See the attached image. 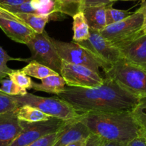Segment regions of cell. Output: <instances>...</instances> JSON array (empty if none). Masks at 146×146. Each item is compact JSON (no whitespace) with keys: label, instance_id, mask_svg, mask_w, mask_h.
<instances>
[{"label":"cell","instance_id":"24","mask_svg":"<svg viewBox=\"0 0 146 146\" xmlns=\"http://www.w3.org/2000/svg\"><path fill=\"white\" fill-rule=\"evenodd\" d=\"M11 60L29 62L28 58H16L11 57L2 47L0 46V81L7 78L9 74H10L12 71V69L7 66V62Z\"/></svg>","mask_w":146,"mask_h":146},{"label":"cell","instance_id":"34","mask_svg":"<svg viewBox=\"0 0 146 146\" xmlns=\"http://www.w3.org/2000/svg\"><path fill=\"white\" fill-rule=\"evenodd\" d=\"M138 11H140L143 15V25L141 31L143 34H146V1H143L141 3V7Z\"/></svg>","mask_w":146,"mask_h":146},{"label":"cell","instance_id":"27","mask_svg":"<svg viewBox=\"0 0 146 146\" xmlns=\"http://www.w3.org/2000/svg\"><path fill=\"white\" fill-rule=\"evenodd\" d=\"M19 108L15 96H9L0 91V114L14 111Z\"/></svg>","mask_w":146,"mask_h":146},{"label":"cell","instance_id":"35","mask_svg":"<svg viewBox=\"0 0 146 146\" xmlns=\"http://www.w3.org/2000/svg\"><path fill=\"white\" fill-rule=\"evenodd\" d=\"M126 146H146V141L142 135L136 137L126 144Z\"/></svg>","mask_w":146,"mask_h":146},{"label":"cell","instance_id":"3","mask_svg":"<svg viewBox=\"0 0 146 146\" xmlns=\"http://www.w3.org/2000/svg\"><path fill=\"white\" fill-rule=\"evenodd\" d=\"M124 88L139 98L146 96V68L133 65L121 58L105 72Z\"/></svg>","mask_w":146,"mask_h":146},{"label":"cell","instance_id":"2","mask_svg":"<svg viewBox=\"0 0 146 146\" xmlns=\"http://www.w3.org/2000/svg\"><path fill=\"white\" fill-rule=\"evenodd\" d=\"M91 133L104 141L127 144L142 133L131 111L89 112L81 114L77 118Z\"/></svg>","mask_w":146,"mask_h":146},{"label":"cell","instance_id":"25","mask_svg":"<svg viewBox=\"0 0 146 146\" xmlns=\"http://www.w3.org/2000/svg\"><path fill=\"white\" fill-rule=\"evenodd\" d=\"M0 91L9 96H23L27 93V90L13 82L10 78H4L0 81Z\"/></svg>","mask_w":146,"mask_h":146},{"label":"cell","instance_id":"37","mask_svg":"<svg viewBox=\"0 0 146 146\" xmlns=\"http://www.w3.org/2000/svg\"><path fill=\"white\" fill-rule=\"evenodd\" d=\"M102 146H126V144L118 142H108V141H104Z\"/></svg>","mask_w":146,"mask_h":146},{"label":"cell","instance_id":"14","mask_svg":"<svg viewBox=\"0 0 146 146\" xmlns=\"http://www.w3.org/2000/svg\"><path fill=\"white\" fill-rule=\"evenodd\" d=\"M90 133L84 123L77 119L73 120L66 125L52 146H66L71 143L87 139Z\"/></svg>","mask_w":146,"mask_h":146},{"label":"cell","instance_id":"11","mask_svg":"<svg viewBox=\"0 0 146 146\" xmlns=\"http://www.w3.org/2000/svg\"><path fill=\"white\" fill-rule=\"evenodd\" d=\"M115 47L121 58L133 65L146 68V34L141 33Z\"/></svg>","mask_w":146,"mask_h":146},{"label":"cell","instance_id":"33","mask_svg":"<svg viewBox=\"0 0 146 146\" xmlns=\"http://www.w3.org/2000/svg\"><path fill=\"white\" fill-rule=\"evenodd\" d=\"M0 19H7L14 20V21L24 23L16 14H12V13L7 11V10L4 9H3L1 7H0Z\"/></svg>","mask_w":146,"mask_h":146},{"label":"cell","instance_id":"36","mask_svg":"<svg viewBox=\"0 0 146 146\" xmlns=\"http://www.w3.org/2000/svg\"><path fill=\"white\" fill-rule=\"evenodd\" d=\"M66 146H86V139L71 143H69Z\"/></svg>","mask_w":146,"mask_h":146},{"label":"cell","instance_id":"29","mask_svg":"<svg viewBox=\"0 0 146 146\" xmlns=\"http://www.w3.org/2000/svg\"><path fill=\"white\" fill-rule=\"evenodd\" d=\"M41 7L37 11L36 14L42 16H50L54 14V0H39Z\"/></svg>","mask_w":146,"mask_h":146},{"label":"cell","instance_id":"8","mask_svg":"<svg viewBox=\"0 0 146 146\" xmlns=\"http://www.w3.org/2000/svg\"><path fill=\"white\" fill-rule=\"evenodd\" d=\"M77 119V118H76ZM71 121L51 118L46 121L27 123L21 121L22 131L9 146H27L49 134L58 132Z\"/></svg>","mask_w":146,"mask_h":146},{"label":"cell","instance_id":"18","mask_svg":"<svg viewBox=\"0 0 146 146\" xmlns=\"http://www.w3.org/2000/svg\"><path fill=\"white\" fill-rule=\"evenodd\" d=\"M73 41L80 43L86 41L90 37V29L83 11H79L73 17Z\"/></svg>","mask_w":146,"mask_h":146},{"label":"cell","instance_id":"39","mask_svg":"<svg viewBox=\"0 0 146 146\" xmlns=\"http://www.w3.org/2000/svg\"><path fill=\"white\" fill-rule=\"evenodd\" d=\"M141 135H142L143 136L144 138H145V141H146V131H142V133H141Z\"/></svg>","mask_w":146,"mask_h":146},{"label":"cell","instance_id":"31","mask_svg":"<svg viewBox=\"0 0 146 146\" xmlns=\"http://www.w3.org/2000/svg\"><path fill=\"white\" fill-rule=\"evenodd\" d=\"M104 141L98 135L90 133L88 138L86 139V146H102Z\"/></svg>","mask_w":146,"mask_h":146},{"label":"cell","instance_id":"6","mask_svg":"<svg viewBox=\"0 0 146 146\" xmlns=\"http://www.w3.org/2000/svg\"><path fill=\"white\" fill-rule=\"evenodd\" d=\"M31 51V56L29 62L35 61L51 68L60 75L62 60L57 54L49 39V36L44 30L41 34H36L27 44Z\"/></svg>","mask_w":146,"mask_h":146},{"label":"cell","instance_id":"15","mask_svg":"<svg viewBox=\"0 0 146 146\" xmlns=\"http://www.w3.org/2000/svg\"><path fill=\"white\" fill-rule=\"evenodd\" d=\"M105 6H94L84 9L83 11L90 29L100 31L106 27Z\"/></svg>","mask_w":146,"mask_h":146},{"label":"cell","instance_id":"10","mask_svg":"<svg viewBox=\"0 0 146 146\" xmlns=\"http://www.w3.org/2000/svg\"><path fill=\"white\" fill-rule=\"evenodd\" d=\"M60 75L69 87L95 88L104 84V78L87 67L62 61Z\"/></svg>","mask_w":146,"mask_h":146},{"label":"cell","instance_id":"26","mask_svg":"<svg viewBox=\"0 0 146 146\" xmlns=\"http://www.w3.org/2000/svg\"><path fill=\"white\" fill-rule=\"evenodd\" d=\"M9 78L13 82L15 83L19 86L21 87L24 89H31V79L29 76L26 75L21 70H13L8 75Z\"/></svg>","mask_w":146,"mask_h":146},{"label":"cell","instance_id":"19","mask_svg":"<svg viewBox=\"0 0 146 146\" xmlns=\"http://www.w3.org/2000/svg\"><path fill=\"white\" fill-rule=\"evenodd\" d=\"M16 15L36 34L43 33L46 25L51 19L50 16H42L33 13L16 14Z\"/></svg>","mask_w":146,"mask_h":146},{"label":"cell","instance_id":"4","mask_svg":"<svg viewBox=\"0 0 146 146\" xmlns=\"http://www.w3.org/2000/svg\"><path fill=\"white\" fill-rule=\"evenodd\" d=\"M19 107L28 105L34 107L46 115L64 121H71L79 118L73 107L66 101L56 98H46L27 93L23 96H15Z\"/></svg>","mask_w":146,"mask_h":146},{"label":"cell","instance_id":"12","mask_svg":"<svg viewBox=\"0 0 146 146\" xmlns=\"http://www.w3.org/2000/svg\"><path fill=\"white\" fill-rule=\"evenodd\" d=\"M15 111L0 114V146H9L22 131Z\"/></svg>","mask_w":146,"mask_h":146},{"label":"cell","instance_id":"28","mask_svg":"<svg viewBox=\"0 0 146 146\" xmlns=\"http://www.w3.org/2000/svg\"><path fill=\"white\" fill-rule=\"evenodd\" d=\"M64 128L60 130L58 132H56L54 133L49 134L48 135H46V136L38 139V141H35V142L29 144V145L27 146H52L54 145V143H55V141H56L57 138L61 135V132H62Z\"/></svg>","mask_w":146,"mask_h":146},{"label":"cell","instance_id":"30","mask_svg":"<svg viewBox=\"0 0 146 146\" xmlns=\"http://www.w3.org/2000/svg\"><path fill=\"white\" fill-rule=\"evenodd\" d=\"M113 2L110 1V0H83L81 4L80 11L84 9L94 6H105V7H111L113 6Z\"/></svg>","mask_w":146,"mask_h":146},{"label":"cell","instance_id":"1","mask_svg":"<svg viewBox=\"0 0 146 146\" xmlns=\"http://www.w3.org/2000/svg\"><path fill=\"white\" fill-rule=\"evenodd\" d=\"M57 96L80 115L89 112L132 111L140 99L110 78H104V84L98 87H68Z\"/></svg>","mask_w":146,"mask_h":146},{"label":"cell","instance_id":"5","mask_svg":"<svg viewBox=\"0 0 146 146\" xmlns=\"http://www.w3.org/2000/svg\"><path fill=\"white\" fill-rule=\"evenodd\" d=\"M143 15L138 10L121 21L106 26L100 34L114 46L132 39L141 34Z\"/></svg>","mask_w":146,"mask_h":146},{"label":"cell","instance_id":"32","mask_svg":"<svg viewBox=\"0 0 146 146\" xmlns=\"http://www.w3.org/2000/svg\"><path fill=\"white\" fill-rule=\"evenodd\" d=\"M31 0H0V7L2 8L19 6Z\"/></svg>","mask_w":146,"mask_h":146},{"label":"cell","instance_id":"20","mask_svg":"<svg viewBox=\"0 0 146 146\" xmlns=\"http://www.w3.org/2000/svg\"><path fill=\"white\" fill-rule=\"evenodd\" d=\"M20 70L23 73H24L26 75L40 80L50 76L59 75L48 67L42 65V64H39L35 61H31L30 62H29V64L26 66H24V68Z\"/></svg>","mask_w":146,"mask_h":146},{"label":"cell","instance_id":"16","mask_svg":"<svg viewBox=\"0 0 146 146\" xmlns=\"http://www.w3.org/2000/svg\"><path fill=\"white\" fill-rule=\"evenodd\" d=\"M66 82L61 75L50 76L41 79L40 84L32 81L31 88L36 91H42L58 95L65 89Z\"/></svg>","mask_w":146,"mask_h":146},{"label":"cell","instance_id":"21","mask_svg":"<svg viewBox=\"0 0 146 146\" xmlns=\"http://www.w3.org/2000/svg\"><path fill=\"white\" fill-rule=\"evenodd\" d=\"M83 0H54V14L61 13L74 17L80 11Z\"/></svg>","mask_w":146,"mask_h":146},{"label":"cell","instance_id":"13","mask_svg":"<svg viewBox=\"0 0 146 146\" xmlns=\"http://www.w3.org/2000/svg\"><path fill=\"white\" fill-rule=\"evenodd\" d=\"M0 29L12 41L25 45L36 34L24 23L7 19H0Z\"/></svg>","mask_w":146,"mask_h":146},{"label":"cell","instance_id":"38","mask_svg":"<svg viewBox=\"0 0 146 146\" xmlns=\"http://www.w3.org/2000/svg\"><path fill=\"white\" fill-rule=\"evenodd\" d=\"M134 1V0H110V1H111V2H115V1ZM141 1H145V0H141Z\"/></svg>","mask_w":146,"mask_h":146},{"label":"cell","instance_id":"7","mask_svg":"<svg viewBox=\"0 0 146 146\" xmlns=\"http://www.w3.org/2000/svg\"><path fill=\"white\" fill-rule=\"evenodd\" d=\"M77 44L89 51L98 60L104 72L109 71L111 66L121 58L118 48L106 40L98 31L90 29L88 39Z\"/></svg>","mask_w":146,"mask_h":146},{"label":"cell","instance_id":"22","mask_svg":"<svg viewBox=\"0 0 146 146\" xmlns=\"http://www.w3.org/2000/svg\"><path fill=\"white\" fill-rule=\"evenodd\" d=\"M131 113L142 131H146V96L140 98L138 104L131 111Z\"/></svg>","mask_w":146,"mask_h":146},{"label":"cell","instance_id":"17","mask_svg":"<svg viewBox=\"0 0 146 146\" xmlns=\"http://www.w3.org/2000/svg\"><path fill=\"white\" fill-rule=\"evenodd\" d=\"M16 115L18 119L21 121L27 123H36L46 121L53 118L46 115L34 107L25 105L19 107L16 110Z\"/></svg>","mask_w":146,"mask_h":146},{"label":"cell","instance_id":"9","mask_svg":"<svg viewBox=\"0 0 146 146\" xmlns=\"http://www.w3.org/2000/svg\"><path fill=\"white\" fill-rule=\"evenodd\" d=\"M49 39L62 61L70 64L84 66L96 74H100L99 68L101 67V64L84 47L74 41L64 42L50 36Z\"/></svg>","mask_w":146,"mask_h":146},{"label":"cell","instance_id":"23","mask_svg":"<svg viewBox=\"0 0 146 146\" xmlns=\"http://www.w3.org/2000/svg\"><path fill=\"white\" fill-rule=\"evenodd\" d=\"M132 14L128 10H121L113 8V6L106 8V26L121 21L129 17Z\"/></svg>","mask_w":146,"mask_h":146}]
</instances>
